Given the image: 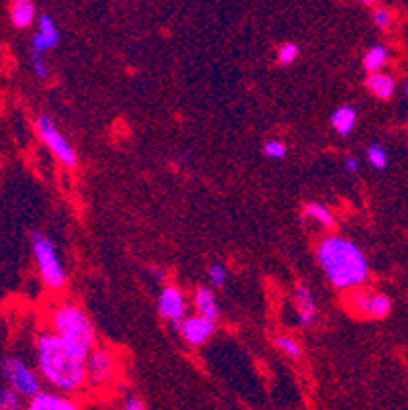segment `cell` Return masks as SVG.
I'll list each match as a JSON object with an SVG mask.
<instances>
[{
    "instance_id": "cell-3",
    "label": "cell",
    "mask_w": 408,
    "mask_h": 410,
    "mask_svg": "<svg viewBox=\"0 0 408 410\" xmlns=\"http://www.w3.org/2000/svg\"><path fill=\"white\" fill-rule=\"evenodd\" d=\"M51 329L86 355L96 345L95 325L90 316L74 302H63L56 306V311L51 313Z\"/></svg>"
},
{
    "instance_id": "cell-7",
    "label": "cell",
    "mask_w": 408,
    "mask_h": 410,
    "mask_svg": "<svg viewBox=\"0 0 408 410\" xmlns=\"http://www.w3.org/2000/svg\"><path fill=\"white\" fill-rule=\"evenodd\" d=\"M347 309L357 316L364 318H374L382 320L390 315L392 311V300L386 294L370 292L366 288H353L347 292Z\"/></svg>"
},
{
    "instance_id": "cell-15",
    "label": "cell",
    "mask_w": 408,
    "mask_h": 410,
    "mask_svg": "<svg viewBox=\"0 0 408 410\" xmlns=\"http://www.w3.org/2000/svg\"><path fill=\"white\" fill-rule=\"evenodd\" d=\"M8 17H10L13 25L17 29H27L29 25H33V21L37 17V10H35L33 0H10Z\"/></svg>"
},
{
    "instance_id": "cell-31",
    "label": "cell",
    "mask_w": 408,
    "mask_h": 410,
    "mask_svg": "<svg viewBox=\"0 0 408 410\" xmlns=\"http://www.w3.org/2000/svg\"><path fill=\"white\" fill-rule=\"evenodd\" d=\"M402 90H405V95L408 96V78H407V80H405V86H402Z\"/></svg>"
},
{
    "instance_id": "cell-9",
    "label": "cell",
    "mask_w": 408,
    "mask_h": 410,
    "mask_svg": "<svg viewBox=\"0 0 408 410\" xmlns=\"http://www.w3.org/2000/svg\"><path fill=\"white\" fill-rule=\"evenodd\" d=\"M157 313L176 327L186 318V296L178 286H163L157 296Z\"/></svg>"
},
{
    "instance_id": "cell-19",
    "label": "cell",
    "mask_w": 408,
    "mask_h": 410,
    "mask_svg": "<svg viewBox=\"0 0 408 410\" xmlns=\"http://www.w3.org/2000/svg\"><path fill=\"white\" fill-rule=\"evenodd\" d=\"M37 33L43 37L47 49H54L58 43H60V31H58V25L56 21L49 17V15H41L39 21H37Z\"/></svg>"
},
{
    "instance_id": "cell-17",
    "label": "cell",
    "mask_w": 408,
    "mask_h": 410,
    "mask_svg": "<svg viewBox=\"0 0 408 410\" xmlns=\"http://www.w3.org/2000/svg\"><path fill=\"white\" fill-rule=\"evenodd\" d=\"M302 219L314 222L323 229H333L335 222H337L335 215L331 213V208L320 204V202H307L304 208H302Z\"/></svg>"
},
{
    "instance_id": "cell-6",
    "label": "cell",
    "mask_w": 408,
    "mask_h": 410,
    "mask_svg": "<svg viewBox=\"0 0 408 410\" xmlns=\"http://www.w3.org/2000/svg\"><path fill=\"white\" fill-rule=\"evenodd\" d=\"M0 372L4 384H8L13 390L21 394V398L31 400L35 394L41 392V374L29 368L21 357L8 355L0 363Z\"/></svg>"
},
{
    "instance_id": "cell-13",
    "label": "cell",
    "mask_w": 408,
    "mask_h": 410,
    "mask_svg": "<svg viewBox=\"0 0 408 410\" xmlns=\"http://www.w3.org/2000/svg\"><path fill=\"white\" fill-rule=\"evenodd\" d=\"M366 88L376 96L377 100H390L396 92V80L390 74L384 72H372L368 74Z\"/></svg>"
},
{
    "instance_id": "cell-11",
    "label": "cell",
    "mask_w": 408,
    "mask_h": 410,
    "mask_svg": "<svg viewBox=\"0 0 408 410\" xmlns=\"http://www.w3.org/2000/svg\"><path fill=\"white\" fill-rule=\"evenodd\" d=\"M29 410H76L78 402H74L70 396H65V392L56 390V392H45L41 390L39 394H35L29 400Z\"/></svg>"
},
{
    "instance_id": "cell-27",
    "label": "cell",
    "mask_w": 408,
    "mask_h": 410,
    "mask_svg": "<svg viewBox=\"0 0 408 410\" xmlns=\"http://www.w3.org/2000/svg\"><path fill=\"white\" fill-rule=\"evenodd\" d=\"M31 67H33V72H35L39 78H47V76H49V67H47V63H45L43 54H33Z\"/></svg>"
},
{
    "instance_id": "cell-8",
    "label": "cell",
    "mask_w": 408,
    "mask_h": 410,
    "mask_svg": "<svg viewBox=\"0 0 408 410\" xmlns=\"http://www.w3.org/2000/svg\"><path fill=\"white\" fill-rule=\"evenodd\" d=\"M117 376V359L115 353L106 347H92L86 355V378L95 388L111 386Z\"/></svg>"
},
{
    "instance_id": "cell-23",
    "label": "cell",
    "mask_w": 408,
    "mask_h": 410,
    "mask_svg": "<svg viewBox=\"0 0 408 410\" xmlns=\"http://www.w3.org/2000/svg\"><path fill=\"white\" fill-rule=\"evenodd\" d=\"M261 151H263V156H266L268 159H276V161H280V159L286 158L288 147H286V143L280 141V139H268V141L263 143Z\"/></svg>"
},
{
    "instance_id": "cell-25",
    "label": "cell",
    "mask_w": 408,
    "mask_h": 410,
    "mask_svg": "<svg viewBox=\"0 0 408 410\" xmlns=\"http://www.w3.org/2000/svg\"><path fill=\"white\" fill-rule=\"evenodd\" d=\"M206 274H209V282L213 286H217V288H222L227 284V280H229V272H227V268L222 263H211L206 268Z\"/></svg>"
},
{
    "instance_id": "cell-28",
    "label": "cell",
    "mask_w": 408,
    "mask_h": 410,
    "mask_svg": "<svg viewBox=\"0 0 408 410\" xmlns=\"http://www.w3.org/2000/svg\"><path fill=\"white\" fill-rule=\"evenodd\" d=\"M123 409L125 410H143L145 409V402H143V398H141V396H137V394H131V396H127L125 400H123Z\"/></svg>"
},
{
    "instance_id": "cell-4",
    "label": "cell",
    "mask_w": 408,
    "mask_h": 410,
    "mask_svg": "<svg viewBox=\"0 0 408 410\" xmlns=\"http://www.w3.org/2000/svg\"><path fill=\"white\" fill-rule=\"evenodd\" d=\"M31 249L43 284L49 290H62L65 286V270L54 241L47 235L35 231L31 235Z\"/></svg>"
},
{
    "instance_id": "cell-14",
    "label": "cell",
    "mask_w": 408,
    "mask_h": 410,
    "mask_svg": "<svg viewBox=\"0 0 408 410\" xmlns=\"http://www.w3.org/2000/svg\"><path fill=\"white\" fill-rule=\"evenodd\" d=\"M192 300H194V309H196V313H198V315L206 316V318H213V320H217V318H219L217 296H215V292H213L211 288H206V286H198V288L194 290Z\"/></svg>"
},
{
    "instance_id": "cell-32",
    "label": "cell",
    "mask_w": 408,
    "mask_h": 410,
    "mask_svg": "<svg viewBox=\"0 0 408 410\" xmlns=\"http://www.w3.org/2000/svg\"><path fill=\"white\" fill-rule=\"evenodd\" d=\"M361 2H364V4H374L376 0H361Z\"/></svg>"
},
{
    "instance_id": "cell-12",
    "label": "cell",
    "mask_w": 408,
    "mask_h": 410,
    "mask_svg": "<svg viewBox=\"0 0 408 410\" xmlns=\"http://www.w3.org/2000/svg\"><path fill=\"white\" fill-rule=\"evenodd\" d=\"M294 309H296V316L298 322L302 327L313 325L316 318V300H314L313 290L307 284H298L294 290Z\"/></svg>"
},
{
    "instance_id": "cell-2",
    "label": "cell",
    "mask_w": 408,
    "mask_h": 410,
    "mask_svg": "<svg viewBox=\"0 0 408 410\" xmlns=\"http://www.w3.org/2000/svg\"><path fill=\"white\" fill-rule=\"evenodd\" d=\"M314 257L325 278L335 290L349 292L370 280V261L366 253L343 235L329 233L320 237Z\"/></svg>"
},
{
    "instance_id": "cell-22",
    "label": "cell",
    "mask_w": 408,
    "mask_h": 410,
    "mask_svg": "<svg viewBox=\"0 0 408 410\" xmlns=\"http://www.w3.org/2000/svg\"><path fill=\"white\" fill-rule=\"evenodd\" d=\"M21 409V394L13 390L8 384L0 388V410H19Z\"/></svg>"
},
{
    "instance_id": "cell-5",
    "label": "cell",
    "mask_w": 408,
    "mask_h": 410,
    "mask_svg": "<svg viewBox=\"0 0 408 410\" xmlns=\"http://www.w3.org/2000/svg\"><path fill=\"white\" fill-rule=\"evenodd\" d=\"M35 131H37V137L41 139V143L51 151V156L58 159L65 170H76L78 167L76 149L70 145V141L65 139V135L56 126L54 119L47 113L37 115V119H35Z\"/></svg>"
},
{
    "instance_id": "cell-16",
    "label": "cell",
    "mask_w": 408,
    "mask_h": 410,
    "mask_svg": "<svg viewBox=\"0 0 408 410\" xmlns=\"http://www.w3.org/2000/svg\"><path fill=\"white\" fill-rule=\"evenodd\" d=\"M357 125V110L351 104H343L337 110H333L331 115V126L337 135L347 137L349 133H353V129Z\"/></svg>"
},
{
    "instance_id": "cell-21",
    "label": "cell",
    "mask_w": 408,
    "mask_h": 410,
    "mask_svg": "<svg viewBox=\"0 0 408 410\" xmlns=\"http://www.w3.org/2000/svg\"><path fill=\"white\" fill-rule=\"evenodd\" d=\"M366 158H368V163L374 167V170H386L388 163H390V156H388V149L380 143H372L368 149H366Z\"/></svg>"
},
{
    "instance_id": "cell-29",
    "label": "cell",
    "mask_w": 408,
    "mask_h": 410,
    "mask_svg": "<svg viewBox=\"0 0 408 410\" xmlns=\"http://www.w3.org/2000/svg\"><path fill=\"white\" fill-rule=\"evenodd\" d=\"M359 159L357 158H353V156H349V158L345 159V170L349 172V174H357L359 172Z\"/></svg>"
},
{
    "instance_id": "cell-24",
    "label": "cell",
    "mask_w": 408,
    "mask_h": 410,
    "mask_svg": "<svg viewBox=\"0 0 408 410\" xmlns=\"http://www.w3.org/2000/svg\"><path fill=\"white\" fill-rule=\"evenodd\" d=\"M298 58H300V47L296 43L288 41V43L280 45V49H278V63L280 65H292Z\"/></svg>"
},
{
    "instance_id": "cell-20",
    "label": "cell",
    "mask_w": 408,
    "mask_h": 410,
    "mask_svg": "<svg viewBox=\"0 0 408 410\" xmlns=\"http://www.w3.org/2000/svg\"><path fill=\"white\" fill-rule=\"evenodd\" d=\"M272 343H274V347L278 349L280 353H284L290 359H300L302 357V345L294 337H290V335H276L272 339Z\"/></svg>"
},
{
    "instance_id": "cell-10",
    "label": "cell",
    "mask_w": 408,
    "mask_h": 410,
    "mask_svg": "<svg viewBox=\"0 0 408 410\" xmlns=\"http://www.w3.org/2000/svg\"><path fill=\"white\" fill-rule=\"evenodd\" d=\"M215 327H217V320L206 318V316L202 315H194L184 318L178 325V331H180L182 339L188 343L190 347H200V345H204L213 337Z\"/></svg>"
},
{
    "instance_id": "cell-26",
    "label": "cell",
    "mask_w": 408,
    "mask_h": 410,
    "mask_svg": "<svg viewBox=\"0 0 408 410\" xmlns=\"http://www.w3.org/2000/svg\"><path fill=\"white\" fill-rule=\"evenodd\" d=\"M372 19H374V25H376L380 31H386L392 25V13L388 8H377V10H374V17Z\"/></svg>"
},
{
    "instance_id": "cell-30",
    "label": "cell",
    "mask_w": 408,
    "mask_h": 410,
    "mask_svg": "<svg viewBox=\"0 0 408 410\" xmlns=\"http://www.w3.org/2000/svg\"><path fill=\"white\" fill-rule=\"evenodd\" d=\"M152 274H154V278H156V280H163V272H157V270H152Z\"/></svg>"
},
{
    "instance_id": "cell-1",
    "label": "cell",
    "mask_w": 408,
    "mask_h": 410,
    "mask_svg": "<svg viewBox=\"0 0 408 410\" xmlns=\"http://www.w3.org/2000/svg\"><path fill=\"white\" fill-rule=\"evenodd\" d=\"M37 370L45 384L65 394L80 392L86 386V353L56 331L37 337Z\"/></svg>"
},
{
    "instance_id": "cell-18",
    "label": "cell",
    "mask_w": 408,
    "mask_h": 410,
    "mask_svg": "<svg viewBox=\"0 0 408 410\" xmlns=\"http://www.w3.org/2000/svg\"><path fill=\"white\" fill-rule=\"evenodd\" d=\"M388 60H390V51H388L386 45H382V43L372 45V47L364 54V69H366L368 74H372V72H382L384 65L388 63Z\"/></svg>"
}]
</instances>
